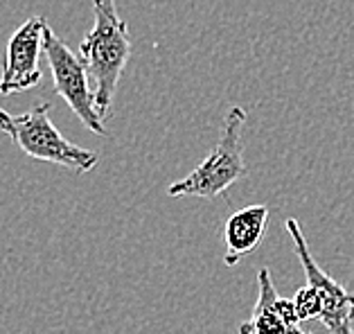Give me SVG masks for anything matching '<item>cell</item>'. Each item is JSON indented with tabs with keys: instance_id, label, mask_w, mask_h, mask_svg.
<instances>
[{
	"instance_id": "1",
	"label": "cell",
	"mask_w": 354,
	"mask_h": 334,
	"mask_svg": "<svg viewBox=\"0 0 354 334\" xmlns=\"http://www.w3.org/2000/svg\"><path fill=\"white\" fill-rule=\"evenodd\" d=\"M93 28L80 46V57L95 84V109L104 120L113 111V95L131 57V37L127 21L118 14L115 0H93Z\"/></svg>"
},
{
	"instance_id": "2",
	"label": "cell",
	"mask_w": 354,
	"mask_h": 334,
	"mask_svg": "<svg viewBox=\"0 0 354 334\" xmlns=\"http://www.w3.org/2000/svg\"><path fill=\"white\" fill-rule=\"evenodd\" d=\"M244 124L246 111L232 106L223 118L221 138L203 163L189 172L185 178L174 181L167 187V196H201L217 199L230 185H235L246 174L244 163Z\"/></svg>"
},
{
	"instance_id": "3",
	"label": "cell",
	"mask_w": 354,
	"mask_h": 334,
	"mask_svg": "<svg viewBox=\"0 0 354 334\" xmlns=\"http://www.w3.org/2000/svg\"><path fill=\"white\" fill-rule=\"evenodd\" d=\"M10 138L28 154L30 158L55 163L59 167L73 169L77 174H86L97 167L100 156L97 151L86 149L66 140L62 131L57 129L50 120V104L32 106L21 115H12V131Z\"/></svg>"
},
{
	"instance_id": "4",
	"label": "cell",
	"mask_w": 354,
	"mask_h": 334,
	"mask_svg": "<svg viewBox=\"0 0 354 334\" xmlns=\"http://www.w3.org/2000/svg\"><path fill=\"white\" fill-rule=\"evenodd\" d=\"M43 55H46L50 71H53V89L57 95L64 98V102L82 120L86 129H91L97 136H106L104 120L100 118L97 109H95L91 80L82 57L75 55L50 25L43 32Z\"/></svg>"
},
{
	"instance_id": "5",
	"label": "cell",
	"mask_w": 354,
	"mask_h": 334,
	"mask_svg": "<svg viewBox=\"0 0 354 334\" xmlns=\"http://www.w3.org/2000/svg\"><path fill=\"white\" fill-rule=\"evenodd\" d=\"M284 226H287V233L293 242V248H296L302 271H305L307 285L316 291L318 301H321V319L318 321L325 325L330 334H354V294L318 267L312 251H309L307 239L300 230L298 219L289 217L284 221Z\"/></svg>"
},
{
	"instance_id": "6",
	"label": "cell",
	"mask_w": 354,
	"mask_h": 334,
	"mask_svg": "<svg viewBox=\"0 0 354 334\" xmlns=\"http://www.w3.org/2000/svg\"><path fill=\"white\" fill-rule=\"evenodd\" d=\"M46 28L48 21L43 16H32L10 37L3 75H0V95H14L41 84L43 71L39 66V55L43 53Z\"/></svg>"
},
{
	"instance_id": "7",
	"label": "cell",
	"mask_w": 354,
	"mask_h": 334,
	"mask_svg": "<svg viewBox=\"0 0 354 334\" xmlns=\"http://www.w3.org/2000/svg\"><path fill=\"white\" fill-rule=\"evenodd\" d=\"M239 334H309L300 328L291 298H282L271 280L269 269L257 273V303L246 323H241Z\"/></svg>"
},
{
	"instance_id": "8",
	"label": "cell",
	"mask_w": 354,
	"mask_h": 334,
	"mask_svg": "<svg viewBox=\"0 0 354 334\" xmlns=\"http://www.w3.org/2000/svg\"><path fill=\"white\" fill-rule=\"evenodd\" d=\"M266 221H269V205L264 203L246 205L228 217L226 228H223V237H226L223 262H226V267H235L241 255L253 253L260 246L266 233Z\"/></svg>"
},
{
	"instance_id": "9",
	"label": "cell",
	"mask_w": 354,
	"mask_h": 334,
	"mask_svg": "<svg viewBox=\"0 0 354 334\" xmlns=\"http://www.w3.org/2000/svg\"><path fill=\"white\" fill-rule=\"evenodd\" d=\"M291 301H293V307H296V314H298L300 323L321 319V301H318V294L309 285L300 287Z\"/></svg>"
},
{
	"instance_id": "10",
	"label": "cell",
	"mask_w": 354,
	"mask_h": 334,
	"mask_svg": "<svg viewBox=\"0 0 354 334\" xmlns=\"http://www.w3.org/2000/svg\"><path fill=\"white\" fill-rule=\"evenodd\" d=\"M0 131L7 136L12 131V113H7L5 109H0Z\"/></svg>"
}]
</instances>
